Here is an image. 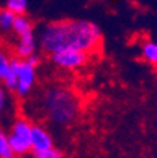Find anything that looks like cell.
<instances>
[{
    "label": "cell",
    "instance_id": "cell-1",
    "mask_svg": "<svg viewBox=\"0 0 157 158\" xmlns=\"http://www.w3.org/2000/svg\"><path fill=\"white\" fill-rule=\"evenodd\" d=\"M102 41L101 28L89 20H58L47 24L38 35L44 52L54 54L62 49L95 51Z\"/></svg>",
    "mask_w": 157,
    "mask_h": 158
},
{
    "label": "cell",
    "instance_id": "cell-2",
    "mask_svg": "<svg viewBox=\"0 0 157 158\" xmlns=\"http://www.w3.org/2000/svg\"><path fill=\"white\" fill-rule=\"evenodd\" d=\"M43 107L54 124L69 126L78 116L79 103L67 89L51 88L43 98Z\"/></svg>",
    "mask_w": 157,
    "mask_h": 158
},
{
    "label": "cell",
    "instance_id": "cell-3",
    "mask_svg": "<svg viewBox=\"0 0 157 158\" xmlns=\"http://www.w3.org/2000/svg\"><path fill=\"white\" fill-rule=\"evenodd\" d=\"M10 71L16 76V93L19 98H26L36 82V66L30 65L24 58H11L10 61Z\"/></svg>",
    "mask_w": 157,
    "mask_h": 158
},
{
    "label": "cell",
    "instance_id": "cell-4",
    "mask_svg": "<svg viewBox=\"0 0 157 158\" xmlns=\"http://www.w3.org/2000/svg\"><path fill=\"white\" fill-rule=\"evenodd\" d=\"M31 123L27 118H17L11 126V130L7 134L10 148L13 151V155H26L31 151Z\"/></svg>",
    "mask_w": 157,
    "mask_h": 158
},
{
    "label": "cell",
    "instance_id": "cell-5",
    "mask_svg": "<svg viewBox=\"0 0 157 158\" xmlns=\"http://www.w3.org/2000/svg\"><path fill=\"white\" fill-rule=\"evenodd\" d=\"M52 62L62 69H78L88 62V52L81 49H62L58 52L51 54Z\"/></svg>",
    "mask_w": 157,
    "mask_h": 158
},
{
    "label": "cell",
    "instance_id": "cell-6",
    "mask_svg": "<svg viewBox=\"0 0 157 158\" xmlns=\"http://www.w3.org/2000/svg\"><path fill=\"white\" fill-rule=\"evenodd\" d=\"M30 141H31V151L34 157L38 154L47 151L48 148L54 147L52 137L43 126L33 124L31 126V135H30Z\"/></svg>",
    "mask_w": 157,
    "mask_h": 158
},
{
    "label": "cell",
    "instance_id": "cell-7",
    "mask_svg": "<svg viewBox=\"0 0 157 158\" xmlns=\"http://www.w3.org/2000/svg\"><path fill=\"white\" fill-rule=\"evenodd\" d=\"M36 37L34 33L26 34V35H20L19 37V43L16 45V55L19 58H27L31 54L36 52Z\"/></svg>",
    "mask_w": 157,
    "mask_h": 158
},
{
    "label": "cell",
    "instance_id": "cell-8",
    "mask_svg": "<svg viewBox=\"0 0 157 158\" xmlns=\"http://www.w3.org/2000/svg\"><path fill=\"white\" fill-rule=\"evenodd\" d=\"M11 31H14V33L17 34V37L31 34V33H34L33 23H31L28 17H26L24 14H19V16H16V19H14Z\"/></svg>",
    "mask_w": 157,
    "mask_h": 158
},
{
    "label": "cell",
    "instance_id": "cell-9",
    "mask_svg": "<svg viewBox=\"0 0 157 158\" xmlns=\"http://www.w3.org/2000/svg\"><path fill=\"white\" fill-rule=\"evenodd\" d=\"M142 51V56L147 64L156 65L157 62V44L154 43L153 40H146L140 47Z\"/></svg>",
    "mask_w": 157,
    "mask_h": 158
},
{
    "label": "cell",
    "instance_id": "cell-10",
    "mask_svg": "<svg viewBox=\"0 0 157 158\" xmlns=\"http://www.w3.org/2000/svg\"><path fill=\"white\" fill-rule=\"evenodd\" d=\"M16 14L9 9H0V33H9L13 28Z\"/></svg>",
    "mask_w": 157,
    "mask_h": 158
},
{
    "label": "cell",
    "instance_id": "cell-11",
    "mask_svg": "<svg viewBox=\"0 0 157 158\" xmlns=\"http://www.w3.org/2000/svg\"><path fill=\"white\" fill-rule=\"evenodd\" d=\"M4 7L11 10L16 16L19 14H26L27 7H28V0H6Z\"/></svg>",
    "mask_w": 157,
    "mask_h": 158
},
{
    "label": "cell",
    "instance_id": "cell-12",
    "mask_svg": "<svg viewBox=\"0 0 157 158\" xmlns=\"http://www.w3.org/2000/svg\"><path fill=\"white\" fill-rule=\"evenodd\" d=\"M14 157L13 151L10 148L9 140H7V133L0 126V158H11Z\"/></svg>",
    "mask_w": 157,
    "mask_h": 158
},
{
    "label": "cell",
    "instance_id": "cell-13",
    "mask_svg": "<svg viewBox=\"0 0 157 158\" xmlns=\"http://www.w3.org/2000/svg\"><path fill=\"white\" fill-rule=\"evenodd\" d=\"M10 61H11V58L9 56V54H7L4 49L0 48V81H3L4 76L9 73Z\"/></svg>",
    "mask_w": 157,
    "mask_h": 158
},
{
    "label": "cell",
    "instance_id": "cell-14",
    "mask_svg": "<svg viewBox=\"0 0 157 158\" xmlns=\"http://www.w3.org/2000/svg\"><path fill=\"white\" fill-rule=\"evenodd\" d=\"M3 83H4V88H6L7 90H10V92H14L17 81H16V76H14V73L11 72V71H9V73L4 76Z\"/></svg>",
    "mask_w": 157,
    "mask_h": 158
},
{
    "label": "cell",
    "instance_id": "cell-15",
    "mask_svg": "<svg viewBox=\"0 0 157 158\" xmlns=\"http://www.w3.org/2000/svg\"><path fill=\"white\" fill-rule=\"evenodd\" d=\"M7 106H9V96H7L6 88L0 86V116L6 112Z\"/></svg>",
    "mask_w": 157,
    "mask_h": 158
},
{
    "label": "cell",
    "instance_id": "cell-16",
    "mask_svg": "<svg viewBox=\"0 0 157 158\" xmlns=\"http://www.w3.org/2000/svg\"><path fill=\"white\" fill-rule=\"evenodd\" d=\"M37 157L38 158H59V157H62V152L59 151V150H57V148L51 147V148H48L47 151L38 154Z\"/></svg>",
    "mask_w": 157,
    "mask_h": 158
},
{
    "label": "cell",
    "instance_id": "cell-17",
    "mask_svg": "<svg viewBox=\"0 0 157 158\" xmlns=\"http://www.w3.org/2000/svg\"><path fill=\"white\" fill-rule=\"evenodd\" d=\"M24 59H26L30 65L36 66V68H37V65H38V62H40V58H38V56H36L34 54H31L30 56H27V58H24Z\"/></svg>",
    "mask_w": 157,
    "mask_h": 158
}]
</instances>
